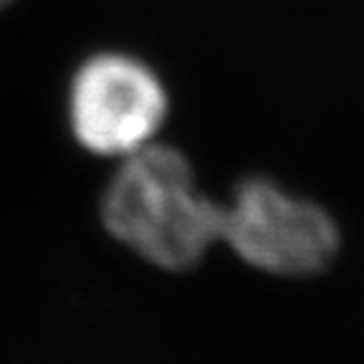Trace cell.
Instances as JSON below:
<instances>
[{
    "instance_id": "cell-1",
    "label": "cell",
    "mask_w": 364,
    "mask_h": 364,
    "mask_svg": "<svg viewBox=\"0 0 364 364\" xmlns=\"http://www.w3.org/2000/svg\"><path fill=\"white\" fill-rule=\"evenodd\" d=\"M102 215L114 238L149 263L185 271L223 238L225 208L198 193L177 149L142 147L112 177Z\"/></svg>"
},
{
    "instance_id": "cell-2",
    "label": "cell",
    "mask_w": 364,
    "mask_h": 364,
    "mask_svg": "<svg viewBox=\"0 0 364 364\" xmlns=\"http://www.w3.org/2000/svg\"><path fill=\"white\" fill-rule=\"evenodd\" d=\"M223 238L245 263L281 276L321 271L339 248V230L318 205L268 180L240 182L225 208Z\"/></svg>"
},
{
    "instance_id": "cell-3",
    "label": "cell",
    "mask_w": 364,
    "mask_h": 364,
    "mask_svg": "<svg viewBox=\"0 0 364 364\" xmlns=\"http://www.w3.org/2000/svg\"><path fill=\"white\" fill-rule=\"evenodd\" d=\"M167 114V94L147 63L102 53L79 68L68 94V119L79 144L97 154L147 147Z\"/></svg>"
},
{
    "instance_id": "cell-4",
    "label": "cell",
    "mask_w": 364,
    "mask_h": 364,
    "mask_svg": "<svg viewBox=\"0 0 364 364\" xmlns=\"http://www.w3.org/2000/svg\"><path fill=\"white\" fill-rule=\"evenodd\" d=\"M6 3H8V0H0V6H6Z\"/></svg>"
}]
</instances>
